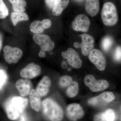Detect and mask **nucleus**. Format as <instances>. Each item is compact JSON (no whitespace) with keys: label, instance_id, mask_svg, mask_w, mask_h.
<instances>
[{"label":"nucleus","instance_id":"nucleus-25","mask_svg":"<svg viewBox=\"0 0 121 121\" xmlns=\"http://www.w3.org/2000/svg\"><path fill=\"white\" fill-rule=\"evenodd\" d=\"M73 81L72 78L67 75L62 76L60 79L59 84L61 87L63 88L68 87Z\"/></svg>","mask_w":121,"mask_h":121},{"label":"nucleus","instance_id":"nucleus-18","mask_svg":"<svg viewBox=\"0 0 121 121\" xmlns=\"http://www.w3.org/2000/svg\"><path fill=\"white\" fill-rule=\"evenodd\" d=\"M115 117L114 111L109 109L104 112L95 115L93 120L94 121H114Z\"/></svg>","mask_w":121,"mask_h":121},{"label":"nucleus","instance_id":"nucleus-26","mask_svg":"<svg viewBox=\"0 0 121 121\" xmlns=\"http://www.w3.org/2000/svg\"><path fill=\"white\" fill-rule=\"evenodd\" d=\"M9 15V10L3 0H0V19H4Z\"/></svg>","mask_w":121,"mask_h":121},{"label":"nucleus","instance_id":"nucleus-22","mask_svg":"<svg viewBox=\"0 0 121 121\" xmlns=\"http://www.w3.org/2000/svg\"><path fill=\"white\" fill-rule=\"evenodd\" d=\"M30 31L35 34L42 33L45 30L43 22L39 20L33 22L30 24Z\"/></svg>","mask_w":121,"mask_h":121},{"label":"nucleus","instance_id":"nucleus-34","mask_svg":"<svg viewBox=\"0 0 121 121\" xmlns=\"http://www.w3.org/2000/svg\"><path fill=\"white\" fill-rule=\"evenodd\" d=\"M2 37L1 34H0V51L2 49Z\"/></svg>","mask_w":121,"mask_h":121},{"label":"nucleus","instance_id":"nucleus-32","mask_svg":"<svg viewBox=\"0 0 121 121\" xmlns=\"http://www.w3.org/2000/svg\"><path fill=\"white\" fill-rule=\"evenodd\" d=\"M20 121H27L26 115L24 114H22L20 116Z\"/></svg>","mask_w":121,"mask_h":121},{"label":"nucleus","instance_id":"nucleus-36","mask_svg":"<svg viewBox=\"0 0 121 121\" xmlns=\"http://www.w3.org/2000/svg\"><path fill=\"white\" fill-rule=\"evenodd\" d=\"M71 70V69L70 68H69L68 69V71H70Z\"/></svg>","mask_w":121,"mask_h":121},{"label":"nucleus","instance_id":"nucleus-31","mask_svg":"<svg viewBox=\"0 0 121 121\" xmlns=\"http://www.w3.org/2000/svg\"><path fill=\"white\" fill-rule=\"evenodd\" d=\"M46 56V54L44 51H43V50H40V51L39 52V56L40 58H44Z\"/></svg>","mask_w":121,"mask_h":121},{"label":"nucleus","instance_id":"nucleus-1","mask_svg":"<svg viewBox=\"0 0 121 121\" xmlns=\"http://www.w3.org/2000/svg\"><path fill=\"white\" fill-rule=\"evenodd\" d=\"M28 102L27 99L21 96H13L7 99L4 106L9 119H17L27 107Z\"/></svg>","mask_w":121,"mask_h":121},{"label":"nucleus","instance_id":"nucleus-4","mask_svg":"<svg viewBox=\"0 0 121 121\" xmlns=\"http://www.w3.org/2000/svg\"><path fill=\"white\" fill-rule=\"evenodd\" d=\"M84 84L93 92L102 91L109 87V84L107 80L101 79L97 80L94 76L91 74L86 75L84 79Z\"/></svg>","mask_w":121,"mask_h":121},{"label":"nucleus","instance_id":"nucleus-30","mask_svg":"<svg viewBox=\"0 0 121 121\" xmlns=\"http://www.w3.org/2000/svg\"><path fill=\"white\" fill-rule=\"evenodd\" d=\"M55 0H45V3L48 7L50 9H52Z\"/></svg>","mask_w":121,"mask_h":121},{"label":"nucleus","instance_id":"nucleus-24","mask_svg":"<svg viewBox=\"0 0 121 121\" xmlns=\"http://www.w3.org/2000/svg\"><path fill=\"white\" fill-rule=\"evenodd\" d=\"M113 40L112 37L107 36L103 38L102 42V47L104 51L107 52L109 51L113 43Z\"/></svg>","mask_w":121,"mask_h":121},{"label":"nucleus","instance_id":"nucleus-10","mask_svg":"<svg viewBox=\"0 0 121 121\" xmlns=\"http://www.w3.org/2000/svg\"><path fill=\"white\" fill-rule=\"evenodd\" d=\"M66 114L70 121H77L82 118L84 116V112L82 107L79 104L73 103L68 106Z\"/></svg>","mask_w":121,"mask_h":121},{"label":"nucleus","instance_id":"nucleus-33","mask_svg":"<svg viewBox=\"0 0 121 121\" xmlns=\"http://www.w3.org/2000/svg\"><path fill=\"white\" fill-rule=\"evenodd\" d=\"M61 65L63 68L64 69H66L67 66V63L65 60H63L62 62Z\"/></svg>","mask_w":121,"mask_h":121},{"label":"nucleus","instance_id":"nucleus-12","mask_svg":"<svg viewBox=\"0 0 121 121\" xmlns=\"http://www.w3.org/2000/svg\"><path fill=\"white\" fill-rule=\"evenodd\" d=\"M41 69L39 65L34 63H31L21 71L20 75L26 79L34 78L41 73Z\"/></svg>","mask_w":121,"mask_h":121},{"label":"nucleus","instance_id":"nucleus-9","mask_svg":"<svg viewBox=\"0 0 121 121\" xmlns=\"http://www.w3.org/2000/svg\"><path fill=\"white\" fill-rule=\"evenodd\" d=\"M61 55L72 67L79 69L82 67V61L78 53L73 48H69L66 51L62 52Z\"/></svg>","mask_w":121,"mask_h":121},{"label":"nucleus","instance_id":"nucleus-3","mask_svg":"<svg viewBox=\"0 0 121 121\" xmlns=\"http://www.w3.org/2000/svg\"><path fill=\"white\" fill-rule=\"evenodd\" d=\"M101 15L103 22L106 26H113L118 21L117 8L111 2H107L104 4Z\"/></svg>","mask_w":121,"mask_h":121},{"label":"nucleus","instance_id":"nucleus-17","mask_svg":"<svg viewBox=\"0 0 121 121\" xmlns=\"http://www.w3.org/2000/svg\"><path fill=\"white\" fill-rule=\"evenodd\" d=\"M85 9L91 16H96L99 11V0H86Z\"/></svg>","mask_w":121,"mask_h":121},{"label":"nucleus","instance_id":"nucleus-27","mask_svg":"<svg viewBox=\"0 0 121 121\" xmlns=\"http://www.w3.org/2000/svg\"><path fill=\"white\" fill-rule=\"evenodd\" d=\"M7 79L8 76L6 72L3 70H0V89L6 84Z\"/></svg>","mask_w":121,"mask_h":121},{"label":"nucleus","instance_id":"nucleus-5","mask_svg":"<svg viewBox=\"0 0 121 121\" xmlns=\"http://www.w3.org/2000/svg\"><path fill=\"white\" fill-rule=\"evenodd\" d=\"M3 51L5 60L9 64L16 63L23 56V51L18 48L7 45L4 48Z\"/></svg>","mask_w":121,"mask_h":121},{"label":"nucleus","instance_id":"nucleus-29","mask_svg":"<svg viewBox=\"0 0 121 121\" xmlns=\"http://www.w3.org/2000/svg\"><path fill=\"white\" fill-rule=\"evenodd\" d=\"M43 24L44 26L45 29H47L51 27V21L48 19H44L42 21Z\"/></svg>","mask_w":121,"mask_h":121},{"label":"nucleus","instance_id":"nucleus-16","mask_svg":"<svg viewBox=\"0 0 121 121\" xmlns=\"http://www.w3.org/2000/svg\"><path fill=\"white\" fill-rule=\"evenodd\" d=\"M30 103L33 109L39 112L42 108L41 96L35 89H32L29 94Z\"/></svg>","mask_w":121,"mask_h":121},{"label":"nucleus","instance_id":"nucleus-8","mask_svg":"<svg viewBox=\"0 0 121 121\" xmlns=\"http://www.w3.org/2000/svg\"><path fill=\"white\" fill-rule=\"evenodd\" d=\"M90 21L88 17L84 14L77 15L72 23V28L76 31L86 32L90 25Z\"/></svg>","mask_w":121,"mask_h":121},{"label":"nucleus","instance_id":"nucleus-37","mask_svg":"<svg viewBox=\"0 0 121 121\" xmlns=\"http://www.w3.org/2000/svg\"><path fill=\"white\" fill-rule=\"evenodd\" d=\"M78 0L81 1V0Z\"/></svg>","mask_w":121,"mask_h":121},{"label":"nucleus","instance_id":"nucleus-35","mask_svg":"<svg viewBox=\"0 0 121 121\" xmlns=\"http://www.w3.org/2000/svg\"><path fill=\"white\" fill-rule=\"evenodd\" d=\"M74 45L75 47L77 48H79L80 47V43H79L78 42H74Z\"/></svg>","mask_w":121,"mask_h":121},{"label":"nucleus","instance_id":"nucleus-2","mask_svg":"<svg viewBox=\"0 0 121 121\" xmlns=\"http://www.w3.org/2000/svg\"><path fill=\"white\" fill-rule=\"evenodd\" d=\"M43 112L51 121H61L64 117L62 108L56 102L50 98L45 99L42 102Z\"/></svg>","mask_w":121,"mask_h":121},{"label":"nucleus","instance_id":"nucleus-19","mask_svg":"<svg viewBox=\"0 0 121 121\" xmlns=\"http://www.w3.org/2000/svg\"><path fill=\"white\" fill-rule=\"evenodd\" d=\"M69 2V0H55L52 8V13L58 16L62 13L66 8Z\"/></svg>","mask_w":121,"mask_h":121},{"label":"nucleus","instance_id":"nucleus-14","mask_svg":"<svg viewBox=\"0 0 121 121\" xmlns=\"http://www.w3.org/2000/svg\"><path fill=\"white\" fill-rule=\"evenodd\" d=\"M20 95L22 97H25L29 95L32 87V83L27 79H19L15 84Z\"/></svg>","mask_w":121,"mask_h":121},{"label":"nucleus","instance_id":"nucleus-13","mask_svg":"<svg viewBox=\"0 0 121 121\" xmlns=\"http://www.w3.org/2000/svg\"><path fill=\"white\" fill-rule=\"evenodd\" d=\"M79 36L81 37L82 40V43H80L82 53L84 56H87L93 50L95 41V39L93 36L87 34H82Z\"/></svg>","mask_w":121,"mask_h":121},{"label":"nucleus","instance_id":"nucleus-11","mask_svg":"<svg viewBox=\"0 0 121 121\" xmlns=\"http://www.w3.org/2000/svg\"><path fill=\"white\" fill-rule=\"evenodd\" d=\"M115 98L113 93L111 91H106L99 95L90 99L88 104L93 106H99L105 105L112 102Z\"/></svg>","mask_w":121,"mask_h":121},{"label":"nucleus","instance_id":"nucleus-7","mask_svg":"<svg viewBox=\"0 0 121 121\" xmlns=\"http://www.w3.org/2000/svg\"><path fill=\"white\" fill-rule=\"evenodd\" d=\"M89 55V60L99 70L103 71L105 70L106 66V60L101 51L94 49L91 50Z\"/></svg>","mask_w":121,"mask_h":121},{"label":"nucleus","instance_id":"nucleus-28","mask_svg":"<svg viewBox=\"0 0 121 121\" xmlns=\"http://www.w3.org/2000/svg\"><path fill=\"white\" fill-rule=\"evenodd\" d=\"M121 47H118L116 48L114 52V59L117 61H121Z\"/></svg>","mask_w":121,"mask_h":121},{"label":"nucleus","instance_id":"nucleus-6","mask_svg":"<svg viewBox=\"0 0 121 121\" xmlns=\"http://www.w3.org/2000/svg\"><path fill=\"white\" fill-rule=\"evenodd\" d=\"M33 40L40 47L41 50L45 51H51L55 47L54 41L47 35L42 34H35L33 36Z\"/></svg>","mask_w":121,"mask_h":121},{"label":"nucleus","instance_id":"nucleus-15","mask_svg":"<svg viewBox=\"0 0 121 121\" xmlns=\"http://www.w3.org/2000/svg\"><path fill=\"white\" fill-rule=\"evenodd\" d=\"M51 82L48 76H45L42 78L36 87V90L41 97L47 95L50 91Z\"/></svg>","mask_w":121,"mask_h":121},{"label":"nucleus","instance_id":"nucleus-20","mask_svg":"<svg viewBox=\"0 0 121 121\" xmlns=\"http://www.w3.org/2000/svg\"><path fill=\"white\" fill-rule=\"evenodd\" d=\"M11 17L14 26H16L20 22L27 21L29 19L28 15L24 12L12 13Z\"/></svg>","mask_w":121,"mask_h":121},{"label":"nucleus","instance_id":"nucleus-23","mask_svg":"<svg viewBox=\"0 0 121 121\" xmlns=\"http://www.w3.org/2000/svg\"><path fill=\"white\" fill-rule=\"evenodd\" d=\"M78 84L77 82L73 81L68 87L66 93L69 97L73 98L78 95Z\"/></svg>","mask_w":121,"mask_h":121},{"label":"nucleus","instance_id":"nucleus-21","mask_svg":"<svg viewBox=\"0 0 121 121\" xmlns=\"http://www.w3.org/2000/svg\"><path fill=\"white\" fill-rule=\"evenodd\" d=\"M12 5L13 9L15 12H24L25 11L27 2L24 0H9Z\"/></svg>","mask_w":121,"mask_h":121}]
</instances>
